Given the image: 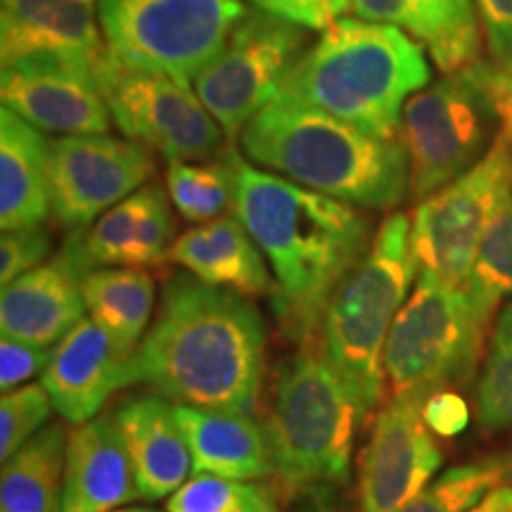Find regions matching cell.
Here are the masks:
<instances>
[{"label":"cell","instance_id":"6da1fadb","mask_svg":"<svg viewBox=\"0 0 512 512\" xmlns=\"http://www.w3.org/2000/svg\"><path fill=\"white\" fill-rule=\"evenodd\" d=\"M266 368V325L245 294L181 273L128 361V384L176 406L249 415Z\"/></svg>","mask_w":512,"mask_h":512},{"label":"cell","instance_id":"7a4b0ae2","mask_svg":"<svg viewBox=\"0 0 512 512\" xmlns=\"http://www.w3.org/2000/svg\"><path fill=\"white\" fill-rule=\"evenodd\" d=\"M235 214L273 273L283 330L304 347L320 335L332 294L373 245L368 216L354 204L259 169L235 150Z\"/></svg>","mask_w":512,"mask_h":512},{"label":"cell","instance_id":"3957f363","mask_svg":"<svg viewBox=\"0 0 512 512\" xmlns=\"http://www.w3.org/2000/svg\"><path fill=\"white\" fill-rule=\"evenodd\" d=\"M240 150L259 169L358 209H394L411 195L401 138H375L285 98H273L249 121Z\"/></svg>","mask_w":512,"mask_h":512},{"label":"cell","instance_id":"277c9868","mask_svg":"<svg viewBox=\"0 0 512 512\" xmlns=\"http://www.w3.org/2000/svg\"><path fill=\"white\" fill-rule=\"evenodd\" d=\"M427 50L392 24L342 17L320 31L275 98L313 107L375 138H401L406 102L430 86Z\"/></svg>","mask_w":512,"mask_h":512},{"label":"cell","instance_id":"5b68a950","mask_svg":"<svg viewBox=\"0 0 512 512\" xmlns=\"http://www.w3.org/2000/svg\"><path fill=\"white\" fill-rule=\"evenodd\" d=\"M415 275L411 219L396 211L339 283L320 323V354L354 392L366 420L384 396V347Z\"/></svg>","mask_w":512,"mask_h":512},{"label":"cell","instance_id":"8992f818","mask_svg":"<svg viewBox=\"0 0 512 512\" xmlns=\"http://www.w3.org/2000/svg\"><path fill=\"white\" fill-rule=\"evenodd\" d=\"M361 406L320 351L302 349L275 370L266 437L273 475L292 494L349 482Z\"/></svg>","mask_w":512,"mask_h":512},{"label":"cell","instance_id":"52a82bcc","mask_svg":"<svg viewBox=\"0 0 512 512\" xmlns=\"http://www.w3.org/2000/svg\"><path fill=\"white\" fill-rule=\"evenodd\" d=\"M489 323L465 287L418 275L384 347L392 399L425 403L434 392L470 382L486 356Z\"/></svg>","mask_w":512,"mask_h":512},{"label":"cell","instance_id":"ba28073f","mask_svg":"<svg viewBox=\"0 0 512 512\" xmlns=\"http://www.w3.org/2000/svg\"><path fill=\"white\" fill-rule=\"evenodd\" d=\"M247 15L242 0H98L107 53L121 67L192 88Z\"/></svg>","mask_w":512,"mask_h":512},{"label":"cell","instance_id":"9c48e42d","mask_svg":"<svg viewBox=\"0 0 512 512\" xmlns=\"http://www.w3.org/2000/svg\"><path fill=\"white\" fill-rule=\"evenodd\" d=\"M491 67L479 60L444 74L403 107L401 140L411 162L415 200H425L470 171L498 138Z\"/></svg>","mask_w":512,"mask_h":512},{"label":"cell","instance_id":"30bf717a","mask_svg":"<svg viewBox=\"0 0 512 512\" xmlns=\"http://www.w3.org/2000/svg\"><path fill=\"white\" fill-rule=\"evenodd\" d=\"M512 200V147L501 133L491 150L413 211L418 275L463 287L486 230Z\"/></svg>","mask_w":512,"mask_h":512},{"label":"cell","instance_id":"8fae6325","mask_svg":"<svg viewBox=\"0 0 512 512\" xmlns=\"http://www.w3.org/2000/svg\"><path fill=\"white\" fill-rule=\"evenodd\" d=\"M309 31L264 10H247L219 57L197 76L192 91L228 140L238 138L278 95L311 46Z\"/></svg>","mask_w":512,"mask_h":512},{"label":"cell","instance_id":"7c38bea8","mask_svg":"<svg viewBox=\"0 0 512 512\" xmlns=\"http://www.w3.org/2000/svg\"><path fill=\"white\" fill-rule=\"evenodd\" d=\"M102 100L126 140L159 152L166 162H202L223 155V128L195 91L164 74L121 67L110 53L95 69Z\"/></svg>","mask_w":512,"mask_h":512},{"label":"cell","instance_id":"4fadbf2b","mask_svg":"<svg viewBox=\"0 0 512 512\" xmlns=\"http://www.w3.org/2000/svg\"><path fill=\"white\" fill-rule=\"evenodd\" d=\"M155 159L126 138L60 136L50 140L48 185L53 216L64 228L81 230L98 221L147 183Z\"/></svg>","mask_w":512,"mask_h":512},{"label":"cell","instance_id":"5bb4252c","mask_svg":"<svg viewBox=\"0 0 512 512\" xmlns=\"http://www.w3.org/2000/svg\"><path fill=\"white\" fill-rule=\"evenodd\" d=\"M98 62L62 55H31L12 62L0 76L3 107L43 133H110L112 117L95 79Z\"/></svg>","mask_w":512,"mask_h":512},{"label":"cell","instance_id":"9a60e30c","mask_svg":"<svg viewBox=\"0 0 512 512\" xmlns=\"http://www.w3.org/2000/svg\"><path fill=\"white\" fill-rule=\"evenodd\" d=\"M441 463L444 453L422 418V403H384L358 460L361 512L401 510L432 482Z\"/></svg>","mask_w":512,"mask_h":512},{"label":"cell","instance_id":"2e32d148","mask_svg":"<svg viewBox=\"0 0 512 512\" xmlns=\"http://www.w3.org/2000/svg\"><path fill=\"white\" fill-rule=\"evenodd\" d=\"M128 361L131 354L114 342L110 332L93 318H83L50 349L41 384L55 411L76 427L98 418L105 401L126 387Z\"/></svg>","mask_w":512,"mask_h":512},{"label":"cell","instance_id":"e0dca14e","mask_svg":"<svg viewBox=\"0 0 512 512\" xmlns=\"http://www.w3.org/2000/svg\"><path fill=\"white\" fill-rule=\"evenodd\" d=\"M83 278L74 256L62 247L55 259L19 275L0 294V332L34 347L53 349L86 313Z\"/></svg>","mask_w":512,"mask_h":512},{"label":"cell","instance_id":"ac0fdd59","mask_svg":"<svg viewBox=\"0 0 512 512\" xmlns=\"http://www.w3.org/2000/svg\"><path fill=\"white\" fill-rule=\"evenodd\" d=\"M112 420L143 501L171 498L192 477L190 448L176 418V403L159 394L131 396L119 403Z\"/></svg>","mask_w":512,"mask_h":512},{"label":"cell","instance_id":"d6986e66","mask_svg":"<svg viewBox=\"0 0 512 512\" xmlns=\"http://www.w3.org/2000/svg\"><path fill=\"white\" fill-rule=\"evenodd\" d=\"M105 53L98 0H0L3 67L31 55L98 62Z\"/></svg>","mask_w":512,"mask_h":512},{"label":"cell","instance_id":"ffe728a7","mask_svg":"<svg viewBox=\"0 0 512 512\" xmlns=\"http://www.w3.org/2000/svg\"><path fill=\"white\" fill-rule=\"evenodd\" d=\"M366 22L392 24L413 36L441 74L479 62L482 29L472 0H349Z\"/></svg>","mask_w":512,"mask_h":512},{"label":"cell","instance_id":"44dd1931","mask_svg":"<svg viewBox=\"0 0 512 512\" xmlns=\"http://www.w3.org/2000/svg\"><path fill=\"white\" fill-rule=\"evenodd\" d=\"M136 498V477L112 415L76 425L67 444L62 512H112Z\"/></svg>","mask_w":512,"mask_h":512},{"label":"cell","instance_id":"7402d4cb","mask_svg":"<svg viewBox=\"0 0 512 512\" xmlns=\"http://www.w3.org/2000/svg\"><path fill=\"white\" fill-rule=\"evenodd\" d=\"M169 261L202 283L226 287L245 297L273 294V273L238 214L202 223L178 235Z\"/></svg>","mask_w":512,"mask_h":512},{"label":"cell","instance_id":"603a6c76","mask_svg":"<svg viewBox=\"0 0 512 512\" xmlns=\"http://www.w3.org/2000/svg\"><path fill=\"white\" fill-rule=\"evenodd\" d=\"M185 444L190 448L192 475H214L238 482L273 475L266 427L249 415L176 406Z\"/></svg>","mask_w":512,"mask_h":512},{"label":"cell","instance_id":"cb8c5ba5","mask_svg":"<svg viewBox=\"0 0 512 512\" xmlns=\"http://www.w3.org/2000/svg\"><path fill=\"white\" fill-rule=\"evenodd\" d=\"M50 140L3 107L0 112V228H41L53 214L48 185Z\"/></svg>","mask_w":512,"mask_h":512},{"label":"cell","instance_id":"d4e9b609","mask_svg":"<svg viewBox=\"0 0 512 512\" xmlns=\"http://www.w3.org/2000/svg\"><path fill=\"white\" fill-rule=\"evenodd\" d=\"M69 432L62 422L46 425L3 463L0 510L62 512Z\"/></svg>","mask_w":512,"mask_h":512},{"label":"cell","instance_id":"484cf974","mask_svg":"<svg viewBox=\"0 0 512 512\" xmlns=\"http://www.w3.org/2000/svg\"><path fill=\"white\" fill-rule=\"evenodd\" d=\"M88 318L133 356L150 328L155 309V280L143 268H98L83 278Z\"/></svg>","mask_w":512,"mask_h":512},{"label":"cell","instance_id":"4316f807","mask_svg":"<svg viewBox=\"0 0 512 512\" xmlns=\"http://www.w3.org/2000/svg\"><path fill=\"white\" fill-rule=\"evenodd\" d=\"M164 188L169 200L185 221H216L235 211L238 200V174H235V150L228 147L214 162H166Z\"/></svg>","mask_w":512,"mask_h":512},{"label":"cell","instance_id":"83f0119b","mask_svg":"<svg viewBox=\"0 0 512 512\" xmlns=\"http://www.w3.org/2000/svg\"><path fill=\"white\" fill-rule=\"evenodd\" d=\"M512 479V456H489L446 470L396 512H470Z\"/></svg>","mask_w":512,"mask_h":512},{"label":"cell","instance_id":"f1b7e54d","mask_svg":"<svg viewBox=\"0 0 512 512\" xmlns=\"http://www.w3.org/2000/svg\"><path fill=\"white\" fill-rule=\"evenodd\" d=\"M477 418L512 444V299L498 313L477 382Z\"/></svg>","mask_w":512,"mask_h":512},{"label":"cell","instance_id":"f546056e","mask_svg":"<svg viewBox=\"0 0 512 512\" xmlns=\"http://www.w3.org/2000/svg\"><path fill=\"white\" fill-rule=\"evenodd\" d=\"M463 287L486 316H494L503 299H512V200L486 230Z\"/></svg>","mask_w":512,"mask_h":512},{"label":"cell","instance_id":"4dcf8cb0","mask_svg":"<svg viewBox=\"0 0 512 512\" xmlns=\"http://www.w3.org/2000/svg\"><path fill=\"white\" fill-rule=\"evenodd\" d=\"M166 512H278V505L268 486L192 475L174 496L166 498Z\"/></svg>","mask_w":512,"mask_h":512},{"label":"cell","instance_id":"1f68e13d","mask_svg":"<svg viewBox=\"0 0 512 512\" xmlns=\"http://www.w3.org/2000/svg\"><path fill=\"white\" fill-rule=\"evenodd\" d=\"M55 406L41 382L22 384L0 399V460H8L48 425Z\"/></svg>","mask_w":512,"mask_h":512},{"label":"cell","instance_id":"d6a6232c","mask_svg":"<svg viewBox=\"0 0 512 512\" xmlns=\"http://www.w3.org/2000/svg\"><path fill=\"white\" fill-rule=\"evenodd\" d=\"M53 240L46 228L10 230L0 238V283L10 285L19 275L46 264Z\"/></svg>","mask_w":512,"mask_h":512},{"label":"cell","instance_id":"836d02e7","mask_svg":"<svg viewBox=\"0 0 512 512\" xmlns=\"http://www.w3.org/2000/svg\"><path fill=\"white\" fill-rule=\"evenodd\" d=\"M249 3L256 5V10L283 17L311 31H325L349 10V0H249Z\"/></svg>","mask_w":512,"mask_h":512},{"label":"cell","instance_id":"e575fe53","mask_svg":"<svg viewBox=\"0 0 512 512\" xmlns=\"http://www.w3.org/2000/svg\"><path fill=\"white\" fill-rule=\"evenodd\" d=\"M50 361V349L34 347L22 339L5 337L0 339V389L12 392L22 387L36 375H43Z\"/></svg>","mask_w":512,"mask_h":512},{"label":"cell","instance_id":"d590c367","mask_svg":"<svg viewBox=\"0 0 512 512\" xmlns=\"http://www.w3.org/2000/svg\"><path fill=\"white\" fill-rule=\"evenodd\" d=\"M491 62L512 67V0H472Z\"/></svg>","mask_w":512,"mask_h":512},{"label":"cell","instance_id":"8d00e7d4","mask_svg":"<svg viewBox=\"0 0 512 512\" xmlns=\"http://www.w3.org/2000/svg\"><path fill=\"white\" fill-rule=\"evenodd\" d=\"M422 418L437 437L453 439L470 425V408L456 389H441L422 403Z\"/></svg>","mask_w":512,"mask_h":512},{"label":"cell","instance_id":"74e56055","mask_svg":"<svg viewBox=\"0 0 512 512\" xmlns=\"http://www.w3.org/2000/svg\"><path fill=\"white\" fill-rule=\"evenodd\" d=\"M491 93H494L501 136L512 147V67H498V64L491 67Z\"/></svg>","mask_w":512,"mask_h":512},{"label":"cell","instance_id":"f35d334b","mask_svg":"<svg viewBox=\"0 0 512 512\" xmlns=\"http://www.w3.org/2000/svg\"><path fill=\"white\" fill-rule=\"evenodd\" d=\"M470 512H512V484H501Z\"/></svg>","mask_w":512,"mask_h":512},{"label":"cell","instance_id":"ab89813d","mask_svg":"<svg viewBox=\"0 0 512 512\" xmlns=\"http://www.w3.org/2000/svg\"><path fill=\"white\" fill-rule=\"evenodd\" d=\"M112 512H152V510H140V508H119V510H112Z\"/></svg>","mask_w":512,"mask_h":512}]
</instances>
